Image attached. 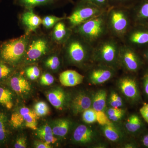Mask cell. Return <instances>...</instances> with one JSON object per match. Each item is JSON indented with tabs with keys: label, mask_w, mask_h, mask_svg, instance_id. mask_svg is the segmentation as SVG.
Wrapping results in <instances>:
<instances>
[{
	"label": "cell",
	"mask_w": 148,
	"mask_h": 148,
	"mask_svg": "<svg viewBox=\"0 0 148 148\" xmlns=\"http://www.w3.org/2000/svg\"><path fill=\"white\" fill-rule=\"evenodd\" d=\"M143 88L144 95L148 99V69L146 70L142 78Z\"/></svg>",
	"instance_id": "b9f144b4"
},
{
	"label": "cell",
	"mask_w": 148,
	"mask_h": 148,
	"mask_svg": "<svg viewBox=\"0 0 148 148\" xmlns=\"http://www.w3.org/2000/svg\"><path fill=\"white\" fill-rule=\"evenodd\" d=\"M107 104L110 107L116 108H122L124 103L121 95L114 90H112L107 100Z\"/></svg>",
	"instance_id": "f546056e"
},
{
	"label": "cell",
	"mask_w": 148,
	"mask_h": 148,
	"mask_svg": "<svg viewBox=\"0 0 148 148\" xmlns=\"http://www.w3.org/2000/svg\"><path fill=\"white\" fill-rule=\"evenodd\" d=\"M125 73L117 80V87L129 103L135 105L142 99L138 80L135 75Z\"/></svg>",
	"instance_id": "9c48e42d"
},
{
	"label": "cell",
	"mask_w": 148,
	"mask_h": 148,
	"mask_svg": "<svg viewBox=\"0 0 148 148\" xmlns=\"http://www.w3.org/2000/svg\"><path fill=\"white\" fill-rule=\"evenodd\" d=\"M12 3L23 9H35L37 7L60 8L74 3V1L73 0H12Z\"/></svg>",
	"instance_id": "9a60e30c"
},
{
	"label": "cell",
	"mask_w": 148,
	"mask_h": 148,
	"mask_svg": "<svg viewBox=\"0 0 148 148\" xmlns=\"http://www.w3.org/2000/svg\"><path fill=\"white\" fill-rule=\"evenodd\" d=\"M122 42L116 38L109 36L93 47V63L101 64L119 70V55Z\"/></svg>",
	"instance_id": "3957f363"
},
{
	"label": "cell",
	"mask_w": 148,
	"mask_h": 148,
	"mask_svg": "<svg viewBox=\"0 0 148 148\" xmlns=\"http://www.w3.org/2000/svg\"><path fill=\"white\" fill-rule=\"evenodd\" d=\"M5 117L0 113V141H3L6 138Z\"/></svg>",
	"instance_id": "f35d334b"
},
{
	"label": "cell",
	"mask_w": 148,
	"mask_h": 148,
	"mask_svg": "<svg viewBox=\"0 0 148 148\" xmlns=\"http://www.w3.org/2000/svg\"><path fill=\"white\" fill-rule=\"evenodd\" d=\"M24 73L29 79L35 80L39 77L41 71L38 66L30 64L24 69Z\"/></svg>",
	"instance_id": "1f68e13d"
},
{
	"label": "cell",
	"mask_w": 148,
	"mask_h": 148,
	"mask_svg": "<svg viewBox=\"0 0 148 148\" xmlns=\"http://www.w3.org/2000/svg\"><path fill=\"white\" fill-rule=\"evenodd\" d=\"M139 143L143 147L148 148V130H145L138 136Z\"/></svg>",
	"instance_id": "60d3db41"
},
{
	"label": "cell",
	"mask_w": 148,
	"mask_h": 148,
	"mask_svg": "<svg viewBox=\"0 0 148 148\" xmlns=\"http://www.w3.org/2000/svg\"><path fill=\"white\" fill-rule=\"evenodd\" d=\"M15 67L0 59V81L8 78L14 73Z\"/></svg>",
	"instance_id": "4dcf8cb0"
},
{
	"label": "cell",
	"mask_w": 148,
	"mask_h": 148,
	"mask_svg": "<svg viewBox=\"0 0 148 148\" xmlns=\"http://www.w3.org/2000/svg\"><path fill=\"white\" fill-rule=\"evenodd\" d=\"M31 34H24L2 42L0 43V59L15 68L22 64Z\"/></svg>",
	"instance_id": "277c9868"
},
{
	"label": "cell",
	"mask_w": 148,
	"mask_h": 148,
	"mask_svg": "<svg viewBox=\"0 0 148 148\" xmlns=\"http://www.w3.org/2000/svg\"><path fill=\"white\" fill-rule=\"evenodd\" d=\"M122 43L140 51L148 46V25H133Z\"/></svg>",
	"instance_id": "30bf717a"
},
{
	"label": "cell",
	"mask_w": 148,
	"mask_h": 148,
	"mask_svg": "<svg viewBox=\"0 0 148 148\" xmlns=\"http://www.w3.org/2000/svg\"><path fill=\"white\" fill-rule=\"evenodd\" d=\"M15 148H26L27 147V140L25 137H20L17 138L14 145Z\"/></svg>",
	"instance_id": "7bdbcfd3"
},
{
	"label": "cell",
	"mask_w": 148,
	"mask_h": 148,
	"mask_svg": "<svg viewBox=\"0 0 148 148\" xmlns=\"http://www.w3.org/2000/svg\"><path fill=\"white\" fill-rule=\"evenodd\" d=\"M140 112L143 119L148 124V103L142 106L140 109Z\"/></svg>",
	"instance_id": "f6af8a7d"
},
{
	"label": "cell",
	"mask_w": 148,
	"mask_h": 148,
	"mask_svg": "<svg viewBox=\"0 0 148 148\" xmlns=\"http://www.w3.org/2000/svg\"><path fill=\"white\" fill-rule=\"evenodd\" d=\"M72 123L69 120L61 119L53 122L52 130L53 135L63 138L66 137L71 129Z\"/></svg>",
	"instance_id": "cb8c5ba5"
},
{
	"label": "cell",
	"mask_w": 148,
	"mask_h": 148,
	"mask_svg": "<svg viewBox=\"0 0 148 148\" xmlns=\"http://www.w3.org/2000/svg\"><path fill=\"white\" fill-rule=\"evenodd\" d=\"M84 77L78 72L73 70H68L61 72L59 79L62 85L72 87L80 84L83 81Z\"/></svg>",
	"instance_id": "7402d4cb"
},
{
	"label": "cell",
	"mask_w": 148,
	"mask_h": 148,
	"mask_svg": "<svg viewBox=\"0 0 148 148\" xmlns=\"http://www.w3.org/2000/svg\"><path fill=\"white\" fill-rule=\"evenodd\" d=\"M93 95V92L88 90H82L75 93L70 102V107L74 114H78L92 108Z\"/></svg>",
	"instance_id": "5bb4252c"
},
{
	"label": "cell",
	"mask_w": 148,
	"mask_h": 148,
	"mask_svg": "<svg viewBox=\"0 0 148 148\" xmlns=\"http://www.w3.org/2000/svg\"><path fill=\"white\" fill-rule=\"evenodd\" d=\"M107 23L110 36L122 42L133 26L129 9L110 7L107 11Z\"/></svg>",
	"instance_id": "8992f818"
},
{
	"label": "cell",
	"mask_w": 148,
	"mask_h": 148,
	"mask_svg": "<svg viewBox=\"0 0 148 148\" xmlns=\"http://www.w3.org/2000/svg\"><path fill=\"white\" fill-rule=\"evenodd\" d=\"M139 51L143 57L145 64H148V46Z\"/></svg>",
	"instance_id": "c3c4849f"
},
{
	"label": "cell",
	"mask_w": 148,
	"mask_h": 148,
	"mask_svg": "<svg viewBox=\"0 0 148 148\" xmlns=\"http://www.w3.org/2000/svg\"><path fill=\"white\" fill-rule=\"evenodd\" d=\"M108 93L106 89L97 90L93 95L92 108L96 111L106 112L107 110Z\"/></svg>",
	"instance_id": "484cf974"
},
{
	"label": "cell",
	"mask_w": 148,
	"mask_h": 148,
	"mask_svg": "<svg viewBox=\"0 0 148 148\" xmlns=\"http://www.w3.org/2000/svg\"><path fill=\"white\" fill-rule=\"evenodd\" d=\"M82 120L84 123L88 124H92L97 121L96 111L90 108L83 112Z\"/></svg>",
	"instance_id": "e575fe53"
},
{
	"label": "cell",
	"mask_w": 148,
	"mask_h": 148,
	"mask_svg": "<svg viewBox=\"0 0 148 148\" xmlns=\"http://www.w3.org/2000/svg\"><path fill=\"white\" fill-rule=\"evenodd\" d=\"M139 144L135 141H131L127 142L123 145V147L125 148H136L138 147Z\"/></svg>",
	"instance_id": "681fc988"
},
{
	"label": "cell",
	"mask_w": 148,
	"mask_h": 148,
	"mask_svg": "<svg viewBox=\"0 0 148 148\" xmlns=\"http://www.w3.org/2000/svg\"><path fill=\"white\" fill-rule=\"evenodd\" d=\"M73 33V29L69 27L66 20H64L56 24L49 34L53 42L62 46L69 39Z\"/></svg>",
	"instance_id": "2e32d148"
},
{
	"label": "cell",
	"mask_w": 148,
	"mask_h": 148,
	"mask_svg": "<svg viewBox=\"0 0 148 148\" xmlns=\"http://www.w3.org/2000/svg\"><path fill=\"white\" fill-rule=\"evenodd\" d=\"M74 143L82 145H92L99 142V133L95 127L81 124L74 130L73 134Z\"/></svg>",
	"instance_id": "7c38bea8"
},
{
	"label": "cell",
	"mask_w": 148,
	"mask_h": 148,
	"mask_svg": "<svg viewBox=\"0 0 148 148\" xmlns=\"http://www.w3.org/2000/svg\"><path fill=\"white\" fill-rule=\"evenodd\" d=\"M66 15L63 16H58L53 15H48L42 18L43 27L47 30L52 29L56 24L62 20H66Z\"/></svg>",
	"instance_id": "83f0119b"
},
{
	"label": "cell",
	"mask_w": 148,
	"mask_h": 148,
	"mask_svg": "<svg viewBox=\"0 0 148 148\" xmlns=\"http://www.w3.org/2000/svg\"><path fill=\"white\" fill-rule=\"evenodd\" d=\"M125 130L133 136H139L145 130L144 122L138 114H133L127 118L124 123Z\"/></svg>",
	"instance_id": "ffe728a7"
},
{
	"label": "cell",
	"mask_w": 148,
	"mask_h": 148,
	"mask_svg": "<svg viewBox=\"0 0 148 148\" xmlns=\"http://www.w3.org/2000/svg\"><path fill=\"white\" fill-rule=\"evenodd\" d=\"M125 113V110H124L118 113L113 115L110 116L108 117L109 119L111 121L113 122H118L122 119L124 117Z\"/></svg>",
	"instance_id": "ee69618b"
},
{
	"label": "cell",
	"mask_w": 148,
	"mask_h": 148,
	"mask_svg": "<svg viewBox=\"0 0 148 148\" xmlns=\"http://www.w3.org/2000/svg\"><path fill=\"white\" fill-rule=\"evenodd\" d=\"M19 110L23 116L25 126L33 130H37L38 116L34 111L27 107L21 108Z\"/></svg>",
	"instance_id": "d4e9b609"
},
{
	"label": "cell",
	"mask_w": 148,
	"mask_h": 148,
	"mask_svg": "<svg viewBox=\"0 0 148 148\" xmlns=\"http://www.w3.org/2000/svg\"><path fill=\"white\" fill-rule=\"evenodd\" d=\"M106 11L89 0H77L74 4L70 15L67 16L66 21L69 27L73 29Z\"/></svg>",
	"instance_id": "52a82bcc"
},
{
	"label": "cell",
	"mask_w": 148,
	"mask_h": 148,
	"mask_svg": "<svg viewBox=\"0 0 148 148\" xmlns=\"http://www.w3.org/2000/svg\"><path fill=\"white\" fill-rule=\"evenodd\" d=\"M124 110V109L122 108H116L110 107L109 108L107 109L105 112L108 116H110L113 115L118 113Z\"/></svg>",
	"instance_id": "7dc6e473"
},
{
	"label": "cell",
	"mask_w": 148,
	"mask_h": 148,
	"mask_svg": "<svg viewBox=\"0 0 148 148\" xmlns=\"http://www.w3.org/2000/svg\"><path fill=\"white\" fill-rule=\"evenodd\" d=\"M93 47L73 32L62 46L63 57L68 64L86 70L93 63Z\"/></svg>",
	"instance_id": "6da1fadb"
},
{
	"label": "cell",
	"mask_w": 148,
	"mask_h": 148,
	"mask_svg": "<svg viewBox=\"0 0 148 148\" xmlns=\"http://www.w3.org/2000/svg\"><path fill=\"white\" fill-rule=\"evenodd\" d=\"M10 122L12 126L14 128H18L24 124L23 116L19 110L14 112L11 116Z\"/></svg>",
	"instance_id": "d590c367"
},
{
	"label": "cell",
	"mask_w": 148,
	"mask_h": 148,
	"mask_svg": "<svg viewBox=\"0 0 148 148\" xmlns=\"http://www.w3.org/2000/svg\"><path fill=\"white\" fill-rule=\"evenodd\" d=\"M86 70L88 82L94 85L108 81L116 75L118 71L109 66L93 63Z\"/></svg>",
	"instance_id": "8fae6325"
},
{
	"label": "cell",
	"mask_w": 148,
	"mask_h": 148,
	"mask_svg": "<svg viewBox=\"0 0 148 148\" xmlns=\"http://www.w3.org/2000/svg\"><path fill=\"white\" fill-rule=\"evenodd\" d=\"M92 148H104L107 147L108 146L106 145V143H101V142H98V143L93 144L91 145Z\"/></svg>",
	"instance_id": "f907efd6"
},
{
	"label": "cell",
	"mask_w": 148,
	"mask_h": 148,
	"mask_svg": "<svg viewBox=\"0 0 148 148\" xmlns=\"http://www.w3.org/2000/svg\"><path fill=\"white\" fill-rule=\"evenodd\" d=\"M58 46L52 40L50 34L39 32L38 30L31 35L22 64L26 66L40 61Z\"/></svg>",
	"instance_id": "5b68a950"
},
{
	"label": "cell",
	"mask_w": 148,
	"mask_h": 148,
	"mask_svg": "<svg viewBox=\"0 0 148 148\" xmlns=\"http://www.w3.org/2000/svg\"><path fill=\"white\" fill-rule=\"evenodd\" d=\"M1 0H0V3H1Z\"/></svg>",
	"instance_id": "816d5d0a"
},
{
	"label": "cell",
	"mask_w": 148,
	"mask_h": 148,
	"mask_svg": "<svg viewBox=\"0 0 148 148\" xmlns=\"http://www.w3.org/2000/svg\"><path fill=\"white\" fill-rule=\"evenodd\" d=\"M93 4L103 10L107 11L110 8L109 0H89Z\"/></svg>",
	"instance_id": "ab89813d"
},
{
	"label": "cell",
	"mask_w": 148,
	"mask_h": 148,
	"mask_svg": "<svg viewBox=\"0 0 148 148\" xmlns=\"http://www.w3.org/2000/svg\"><path fill=\"white\" fill-rule=\"evenodd\" d=\"M62 46H58L42 59L44 67L52 71H58L62 65Z\"/></svg>",
	"instance_id": "d6986e66"
},
{
	"label": "cell",
	"mask_w": 148,
	"mask_h": 148,
	"mask_svg": "<svg viewBox=\"0 0 148 148\" xmlns=\"http://www.w3.org/2000/svg\"><path fill=\"white\" fill-rule=\"evenodd\" d=\"M18 24L24 29V34H31L38 30L42 24V18L36 14L34 9L25 8L19 14Z\"/></svg>",
	"instance_id": "4fadbf2b"
},
{
	"label": "cell",
	"mask_w": 148,
	"mask_h": 148,
	"mask_svg": "<svg viewBox=\"0 0 148 148\" xmlns=\"http://www.w3.org/2000/svg\"><path fill=\"white\" fill-rule=\"evenodd\" d=\"M54 81V78L53 76L50 73L47 72L43 73L40 79V83L42 85H51Z\"/></svg>",
	"instance_id": "74e56055"
},
{
	"label": "cell",
	"mask_w": 148,
	"mask_h": 148,
	"mask_svg": "<svg viewBox=\"0 0 148 148\" xmlns=\"http://www.w3.org/2000/svg\"><path fill=\"white\" fill-rule=\"evenodd\" d=\"M49 103L57 110H62L67 103V96L63 89L56 88L49 90L47 93Z\"/></svg>",
	"instance_id": "44dd1931"
},
{
	"label": "cell",
	"mask_w": 148,
	"mask_h": 148,
	"mask_svg": "<svg viewBox=\"0 0 148 148\" xmlns=\"http://www.w3.org/2000/svg\"><path fill=\"white\" fill-rule=\"evenodd\" d=\"M0 104L8 109H11L13 107L12 93L8 89L0 87Z\"/></svg>",
	"instance_id": "f1b7e54d"
},
{
	"label": "cell",
	"mask_w": 148,
	"mask_h": 148,
	"mask_svg": "<svg viewBox=\"0 0 148 148\" xmlns=\"http://www.w3.org/2000/svg\"><path fill=\"white\" fill-rule=\"evenodd\" d=\"M107 11L75 27L73 32L94 47L110 36L107 25Z\"/></svg>",
	"instance_id": "7a4b0ae2"
},
{
	"label": "cell",
	"mask_w": 148,
	"mask_h": 148,
	"mask_svg": "<svg viewBox=\"0 0 148 148\" xmlns=\"http://www.w3.org/2000/svg\"><path fill=\"white\" fill-rule=\"evenodd\" d=\"M120 69L127 73L136 75L143 69L145 63L138 51L122 43L119 55Z\"/></svg>",
	"instance_id": "ba28073f"
},
{
	"label": "cell",
	"mask_w": 148,
	"mask_h": 148,
	"mask_svg": "<svg viewBox=\"0 0 148 148\" xmlns=\"http://www.w3.org/2000/svg\"><path fill=\"white\" fill-rule=\"evenodd\" d=\"M139 0H109L110 6L131 8Z\"/></svg>",
	"instance_id": "836d02e7"
},
{
	"label": "cell",
	"mask_w": 148,
	"mask_h": 148,
	"mask_svg": "<svg viewBox=\"0 0 148 148\" xmlns=\"http://www.w3.org/2000/svg\"><path fill=\"white\" fill-rule=\"evenodd\" d=\"M36 134L40 140L49 144H54L57 142V139L54 137L52 128L48 125H45L38 128Z\"/></svg>",
	"instance_id": "4316f807"
},
{
	"label": "cell",
	"mask_w": 148,
	"mask_h": 148,
	"mask_svg": "<svg viewBox=\"0 0 148 148\" xmlns=\"http://www.w3.org/2000/svg\"><path fill=\"white\" fill-rule=\"evenodd\" d=\"M101 126V130L103 135L112 143H123L126 138L123 131L112 122L109 124Z\"/></svg>",
	"instance_id": "ac0fdd59"
},
{
	"label": "cell",
	"mask_w": 148,
	"mask_h": 148,
	"mask_svg": "<svg viewBox=\"0 0 148 148\" xmlns=\"http://www.w3.org/2000/svg\"><path fill=\"white\" fill-rule=\"evenodd\" d=\"M10 84L12 90L19 95L27 94L31 91V85L29 82L22 75L18 73L12 76Z\"/></svg>",
	"instance_id": "603a6c76"
},
{
	"label": "cell",
	"mask_w": 148,
	"mask_h": 148,
	"mask_svg": "<svg viewBox=\"0 0 148 148\" xmlns=\"http://www.w3.org/2000/svg\"><path fill=\"white\" fill-rule=\"evenodd\" d=\"M96 118L97 122L101 126L109 124L112 122L109 119L106 112L102 111H96Z\"/></svg>",
	"instance_id": "8d00e7d4"
},
{
	"label": "cell",
	"mask_w": 148,
	"mask_h": 148,
	"mask_svg": "<svg viewBox=\"0 0 148 148\" xmlns=\"http://www.w3.org/2000/svg\"><path fill=\"white\" fill-rule=\"evenodd\" d=\"M129 9L133 25H148V0H139Z\"/></svg>",
	"instance_id": "e0dca14e"
},
{
	"label": "cell",
	"mask_w": 148,
	"mask_h": 148,
	"mask_svg": "<svg viewBox=\"0 0 148 148\" xmlns=\"http://www.w3.org/2000/svg\"><path fill=\"white\" fill-rule=\"evenodd\" d=\"M35 147L36 148H51L52 147L51 144L42 140H37L34 143Z\"/></svg>",
	"instance_id": "bcb514c9"
},
{
	"label": "cell",
	"mask_w": 148,
	"mask_h": 148,
	"mask_svg": "<svg viewBox=\"0 0 148 148\" xmlns=\"http://www.w3.org/2000/svg\"><path fill=\"white\" fill-rule=\"evenodd\" d=\"M34 111L38 117L45 116L50 112V109L45 102L40 101L35 104Z\"/></svg>",
	"instance_id": "d6a6232c"
}]
</instances>
